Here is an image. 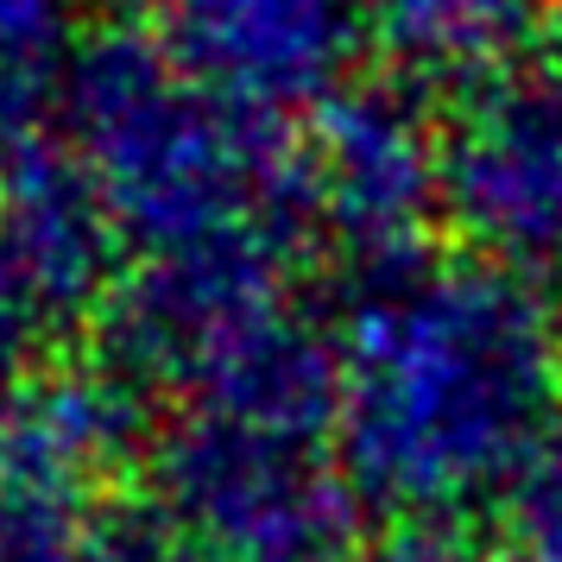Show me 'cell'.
<instances>
[{
  "instance_id": "6da1fadb",
  "label": "cell",
  "mask_w": 562,
  "mask_h": 562,
  "mask_svg": "<svg viewBox=\"0 0 562 562\" xmlns=\"http://www.w3.org/2000/svg\"><path fill=\"white\" fill-rule=\"evenodd\" d=\"M562 405V323L486 259L430 254L355 279L335 329V456L367 506L474 512Z\"/></svg>"
},
{
  "instance_id": "7a4b0ae2",
  "label": "cell",
  "mask_w": 562,
  "mask_h": 562,
  "mask_svg": "<svg viewBox=\"0 0 562 562\" xmlns=\"http://www.w3.org/2000/svg\"><path fill=\"white\" fill-rule=\"evenodd\" d=\"M57 139L95 183L121 266L222 240H291L310 254L297 133L215 95L171 45L139 32L82 45L64 82Z\"/></svg>"
},
{
  "instance_id": "3957f363",
  "label": "cell",
  "mask_w": 562,
  "mask_h": 562,
  "mask_svg": "<svg viewBox=\"0 0 562 562\" xmlns=\"http://www.w3.org/2000/svg\"><path fill=\"white\" fill-rule=\"evenodd\" d=\"M146 474L158 531L196 562H373L367 499L329 430L171 405Z\"/></svg>"
},
{
  "instance_id": "277c9868",
  "label": "cell",
  "mask_w": 562,
  "mask_h": 562,
  "mask_svg": "<svg viewBox=\"0 0 562 562\" xmlns=\"http://www.w3.org/2000/svg\"><path fill=\"white\" fill-rule=\"evenodd\" d=\"M146 392L114 360H38L0 385V562H77L146 468Z\"/></svg>"
},
{
  "instance_id": "5b68a950",
  "label": "cell",
  "mask_w": 562,
  "mask_h": 562,
  "mask_svg": "<svg viewBox=\"0 0 562 562\" xmlns=\"http://www.w3.org/2000/svg\"><path fill=\"white\" fill-rule=\"evenodd\" d=\"M310 247H329L348 279L430 254L436 203V114L405 77H355L297 133Z\"/></svg>"
},
{
  "instance_id": "8992f818",
  "label": "cell",
  "mask_w": 562,
  "mask_h": 562,
  "mask_svg": "<svg viewBox=\"0 0 562 562\" xmlns=\"http://www.w3.org/2000/svg\"><path fill=\"white\" fill-rule=\"evenodd\" d=\"M436 203L468 259L537 279L562 272V82L493 70L436 121Z\"/></svg>"
},
{
  "instance_id": "52a82bcc",
  "label": "cell",
  "mask_w": 562,
  "mask_h": 562,
  "mask_svg": "<svg viewBox=\"0 0 562 562\" xmlns=\"http://www.w3.org/2000/svg\"><path fill=\"white\" fill-rule=\"evenodd\" d=\"M165 45L190 77L259 114H310L355 82L367 0H165Z\"/></svg>"
},
{
  "instance_id": "ba28073f",
  "label": "cell",
  "mask_w": 562,
  "mask_h": 562,
  "mask_svg": "<svg viewBox=\"0 0 562 562\" xmlns=\"http://www.w3.org/2000/svg\"><path fill=\"white\" fill-rule=\"evenodd\" d=\"M557 0H367V45L405 82H474L512 70Z\"/></svg>"
},
{
  "instance_id": "9c48e42d",
  "label": "cell",
  "mask_w": 562,
  "mask_h": 562,
  "mask_svg": "<svg viewBox=\"0 0 562 562\" xmlns=\"http://www.w3.org/2000/svg\"><path fill=\"white\" fill-rule=\"evenodd\" d=\"M77 52L64 0H0V153L52 133Z\"/></svg>"
},
{
  "instance_id": "30bf717a",
  "label": "cell",
  "mask_w": 562,
  "mask_h": 562,
  "mask_svg": "<svg viewBox=\"0 0 562 562\" xmlns=\"http://www.w3.org/2000/svg\"><path fill=\"white\" fill-rule=\"evenodd\" d=\"M499 562H562V405L481 512Z\"/></svg>"
},
{
  "instance_id": "8fae6325",
  "label": "cell",
  "mask_w": 562,
  "mask_h": 562,
  "mask_svg": "<svg viewBox=\"0 0 562 562\" xmlns=\"http://www.w3.org/2000/svg\"><path fill=\"white\" fill-rule=\"evenodd\" d=\"M57 329H70L64 310L52 304V291L38 284V272L20 254V240L0 222V385L13 373H26V367H38V360H52Z\"/></svg>"
},
{
  "instance_id": "7c38bea8",
  "label": "cell",
  "mask_w": 562,
  "mask_h": 562,
  "mask_svg": "<svg viewBox=\"0 0 562 562\" xmlns=\"http://www.w3.org/2000/svg\"><path fill=\"white\" fill-rule=\"evenodd\" d=\"M373 562H499L474 512H398L373 537Z\"/></svg>"
},
{
  "instance_id": "4fadbf2b",
  "label": "cell",
  "mask_w": 562,
  "mask_h": 562,
  "mask_svg": "<svg viewBox=\"0 0 562 562\" xmlns=\"http://www.w3.org/2000/svg\"><path fill=\"white\" fill-rule=\"evenodd\" d=\"M77 562H196L190 550H183L178 537H165L158 525H114V531L102 537V543H89Z\"/></svg>"
},
{
  "instance_id": "5bb4252c",
  "label": "cell",
  "mask_w": 562,
  "mask_h": 562,
  "mask_svg": "<svg viewBox=\"0 0 562 562\" xmlns=\"http://www.w3.org/2000/svg\"><path fill=\"white\" fill-rule=\"evenodd\" d=\"M89 7H114V13H133V7H153V0H89Z\"/></svg>"
},
{
  "instance_id": "9a60e30c",
  "label": "cell",
  "mask_w": 562,
  "mask_h": 562,
  "mask_svg": "<svg viewBox=\"0 0 562 562\" xmlns=\"http://www.w3.org/2000/svg\"><path fill=\"white\" fill-rule=\"evenodd\" d=\"M557 279H562V272H557ZM557 323H562V310H557Z\"/></svg>"
}]
</instances>
